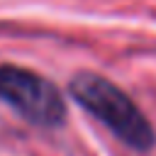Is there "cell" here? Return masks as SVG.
I'll return each instance as SVG.
<instances>
[{"instance_id":"obj_1","label":"cell","mask_w":156,"mask_h":156,"mask_svg":"<svg viewBox=\"0 0 156 156\" xmlns=\"http://www.w3.org/2000/svg\"><path fill=\"white\" fill-rule=\"evenodd\" d=\"M68 90H71V98L85 112L100 119L127 146L139 149V151H146L154 146L156 134H154L151 122L134 105V100L105 76L78 73L71 78Z\"/></svg>"},{"instance_id":"obj_2","label":"cell","mask_w":156,"mask_h":156,"mask_svg":"<svg viewBox=\"0 0 156 156\" xmlns=\"http://www.w3.org/2000/svg\"><path fill=\"white\" fill-rule=\"evenodd\" d=\"M0 100L39 127H58L66 117L61 90L49 78L22 66H0Z\"/></svg>"}]
</instances>
